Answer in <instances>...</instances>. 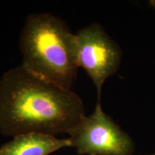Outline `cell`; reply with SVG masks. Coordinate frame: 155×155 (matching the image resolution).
<instances>
[{"label":"cell","mask_w":155,"mask_h":155,"mask_svg":"<svg viewBox=\"0 0 155 155\" xmlns=\"http://www.w3.org/2000/svg\"><path fill=\"white\" fill-rule=\"evenodd\" d=\"M151 155H155V153H154V154H151Z\"/></svg>","instance_id":"obj_7"},{"label":"cell","mask_w":155,"mask_h":155,"mask_svg":"<svg viewBox=\"0 0 155 155\" xmlns=\"http://www.w3.org/2000/svg\"><path fill=\"white\" fill-rule=\"evenodd\" d=\"M86 116L73 91L59 86L22 65L0 79V131L5 136L69 134Z\"/></svg>","instance_id":"obj_1"},{"label":"cell","mask_w":155,"mask_h":155,"mask_svg":"<svg viewBox=\"0 0 155 155\" xmlns=\"http://www.w3.org/2000/svg\"><path fill=\"white\" fill-rule=\"evenodd\" d=\"M68 147H72L69 138L58 139L55 136L39 133L23 134L0 147V155H49Z\"/></svg>","instance_id":"obj_5"},{"label":"cell","mask_w":155,"mask_h":155,"mask_svg":"<svg viewBox=\"0 0 155 155\" xmlns=\"http://www.w3.org/2000/svg\"><path fill=\"white\" fill-rule=\"evenodd\" d=\"M22 66L71 90L78 69L75 34L63 19L50 13L27 17L19 36Z\"/></svg>","instance_id":"obj_2"},{"label":"cell","mask_w":155,"mask_h":155,"mask_svg":"<svg viewBox=\"0 0 155 155\" xmlns=\"http://www.w3.org/2000/svg\"><path fill=\"white\" fill-rule=\"evenodd\" d=\"M78 63L91 78L101 101L102 88L115 74L121 61V50L101 25L94 23L75 32Z\"/></svg>","instance_id":"obj_4"},{"label":"cell","mask_w":155,"mask_h":155,"mask_svg":"<svg viewBox=\"0 0 155 155\" xmlns=\"http://www.w3.org/2000/svg\"><path fill=\"white\" fill-rule=\"evenodd\" d=\"M150 5L152 6V7L154 9H155V0H150Z\"/></svg>","instance_id":"obj_6"},{"label":"cell","mask_w":155,"mask_h":155,"mask_svg":"<svg viewBox=\"0 0 155 155\" xmlns=\"http://www.w3.org/2000/svg\"><path fill=\"white\" fill-rule=\"evenodd\" d=\"M72 147L82 155H132L134 143L103 111L98 101L91 115L85 116L69 134Z\"/></svg>","instance_id":"obj_3"}]
</instances>
